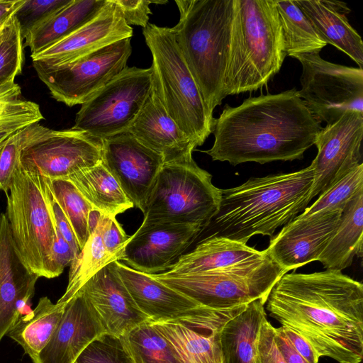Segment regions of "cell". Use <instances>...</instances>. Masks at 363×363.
<instances>
[{
    "label": "cell",
    "mask_w": 363,
    "mask_h": 363,
    "mask_svg": "<svg viewBox=\"0 0 363 363\" xmlns=\"http://www.w3.org/2000/svg\"><path fill=\"white\" fill-rule=\"evenodd\" d=\"M269 315L338 363L363 357V285L342 271L285 273L269 292Z\"/></svg>",
    "instance_id": "obj_1"
},
{
    "label": "cell",
    "mask_w": 363,
    "mask_h": 363,
    "mask_svg": "<svg viewBox=\"0 0 363 363\" xmlns=\"http://www.w3.org/2000/svg\"><path fill=\"white\" fill-rule=\"evenodd\" d=\"M322 128L296 88L260 94L225 105L213 121V144L203 152L233 166L301 160Z\"/></svg>",
    "instance_id": "obj_2"
},
{
    "label": "cell",
    "mask_w": 363,
    "mask_h": 363,
    "mask_svg": "<svg viewBox=\"0 0 363 363\" xmlns=\"http://www.w3.org/2000/svg\"><path fill=\"white\" fill-rule=\"evenodd\" d=\"M313 169L250 178L242 184L221 189L218 211L201 230L203 240L221 237L247 244L255 235L273 237L311 201ZM200 240V241H201Z\"/></svg>",
    "instance_id": "obj_3"
},
{
    "label": "cell",
    "mask_w": 363,
    "mask_h": 363,
    "mask_svg": "<svg viewBox=\"0 0 363 363\" xmlns=\"http://www.w3.org/2000/svg\"><path fill=\"white\" fill-rule=\"evenodd\" d=\"M286 56L275 0H233L224 98L267 86Z\"/></svg>",
    "instance_id": "obj_4"
},
{
    "label": "cell",
    "mask_w": 363,
    "mask_h": 363,
    "mask_svg": "<svg viewBox=\"0 0 363 363\" xmlns=\"http://www.w3.org/2000/svg\"><path fill=\"white\" fill-rule=\"evenodd\" d=\"M179 21L172 28L178 46L213 115L222 104L233 0H177Z\"/></svg>",
    "instance_id": "obj_5"
},
{
    "label": "cell",
    "mask_w": 363,
    "mask_h": 363,
    "mask_svg": "<svg viewBox=\"0 0 363 363\" xmlns=\"http://www.w3.org/2000/svg\"><path fill=\"white\" fill-rule=\"evenodd\" d=\"M143 34L152 63V88L181 130L197 146L212 133L209 112L171 28L148 23Z\"/></svg>",
    "instance_id": "obj_6"
},
{
    "label": "cell",
    "mask_w": 363,
    "mask_h": 363,
    "mask_svg": "<svg viewBox=\"0 0 363 363\" xmlns=\"http://www.w3.org/2000/svg\"><path fill=\"white\" fill-rule=\"evenodd\" d=\"M49 179L21 163L6 194V216L15 247L26 266L39 277L55 278L52 255L56 227Z\"/></svg>",
    "instance_id": "obj_7"
},
{
    "label": "cell",
    "mask_w": 363,
    "mask_h": 363,
    "mask_svg": "<svg viewBox=\"0 0 363 363\" xmlns=\"http://www.w3.org/2000/svg\"><path fill=\"white\" fill-rule=\"evenodd\" d=\"M211 179L192 154L164 162L147 199L143 223L198 225L203 229L217 213L221 199V189Z\"/></svg>",
    "instance_id": "obj_8"
},
{
    "label": "cell",
    "mask_w": 363,
    "mask_h": 363,
    "mask_svg": "<svg viewBox=\"0 0 363 363\" xmlns=\"http://www.w3.org/2000/svg\"><path fill=\"white\" fill-rule=\"evenodd\" d=\"M284 274L266 253L261 257L212 270L150 275L200 306L220 309L247 305L258 299L265 303L271 289Z\"/></svg>",
    "instance_id": "obj_9"
},
{
    "label": "cell",
    "mask_w": 363,
    "mask_h": 363,
    "mask_svg": "<svg viewBox=\"0 0 363 363\" xmlns=\"http://www.w3.org/2000/svg\"><path fill=\"white\" fill-rule=\"evenodd\" d=\"M151 90V67H127L82 104L72 128L101 140L125 132Z\"/></svg>",
    "instance_id": "obj_10"
},
{
    "label": "cell",
    "mask_w": 363,
    "mask_h": 363,
    "mask_svg": "<svg viewBox=\"0 0 363 363\" xmlns=\"http://www.w3.org/2000/svg\"><path fill=\"white\" fill-rule=\"evenodd\" d=\"M302 66L298 94L320 123L350 111L363 113V69L328 62L319 51L296 55Z\"/></svg>",
    "instance_id": "obj_11"
},
{
    "label": "cell",
    "mask_w": 363,
    "mask_h": 363,
    "mask_svg": "<svg viewBox=\"0 0 363 363\" xmlns=\"http://www.w3.org/2000/svg\"><path fill=\"white\" fill-rule=\"evenodd\" d=\"M130 39L111 43L65 65L48 66L33 61V67L52 98L68 106L82 105L127 67Z\"/></svg>",
    "instance_id": "obj_12"
},
{
    "label": "cell",
    "mask_w": 363,
    "mask_h": 363,
    "mask_svg": "<svg viewBox=\"0 0 363 363\" xmlns=\"http://www.w3.org/2000/svg\"><path fill=\"white\" fill-rule=\"evenodd\" d=\"M247 305L220 309L199 306L178 318L152 323L182 363H222L221 330Z\"/></svg>",
    "instance_id": "obj_13"
},
{
    "label": "cell",
    "mask_w": 363,
    "mask_h": 363,
    "mask_svg": "<svg viewBox=\"0 0 363 363\" xmlns=\"http://www.w3.org/2000/svg\"><path fill=\"white\" fill-rule=\"evenodd\" d=\"M363 113L350 111L326 124L318 133V149L310 164L313 169L311 201L362 163Z\"/></svg>",
    "instance_id": "obj_14"
},
{
    "label": "cell",
    "mask_w": 363,
    "mask_h": 363,
    "mask_svg": "<svg viewBox=\"0 0 363 363\" xmlns=\"http://www.w3.org/2000/svg\"><path fill=\"white\" fill-rule=\"evenodd\" d=\"M101 161L133 206L143 213L163 157L125 131L102 139Z\"/></svg>",
    "instance_id": "obj_15"
},
{
    "label": "cell",
    "mask_w": 363,
    "mask_h": 363,
    "mask_svg": "<svg viewBox=\"0 0 363 363\" xmlns=\"http://www.w3.org/2000/svg\"><path fill=\"white\" fill-rule=\"evenodd\" d=\"M102 140L74 128L52 130L26 147L21 161L50 180L66 179L101 161Z\"/></svg>",
    "instance_id": "obj_16"
},
{
    "label": "cell",
    "mask_w": 363,
    "mask_h": 363,
    "mask_svg": "<svg viewBox=\"0 0 363 363\" xmlns=\"http://www.w3.org/2000/svg\"><path fill=\"white\" fill-rule=\"evenodd\" d=\"M342 211L330 209L308 216L299 214L270 239L264 250L267 255L284 273L318 261L335 233Z\"/></svg>",
    "instance_id": "obj_17"
},
{
    "label": "cell",
    "mask_w": 363,
    "mask_h": 363,
    "mask_svg": "<svg viewBox=\"0 0 363 363\" xmlns=\"http://www.w3.org/2000/svg\"><path fill=\"white\" fill-rule=\"evenodd\" d=\"M202 229L198 225L143 223L129 238L121 261L141 272L158 274L169 269Z\"/></svg>",
    "instance_id": "obj_18"
},
{
    "label": "cell",
    "mask_w": 363,
    "mask_h": 363,
    "mask_svg": "<svg viewBox=\"0 0 363 363\" xmlns=\"http://www.w3.org/2000/svg\"><path fill=\"white\" fill-rule=\"evenodd\" d=\"M133 32L114 1L106 0L94 18L31 58L48 66L65 65L111 43L131 38Z\"/></svg>",
    "instance_id": "obj_19"
},
{
    "label": "cell",
    "mask_w": 363,
    "mask_h": 363,
    "mask_svg": "<svg viewBox=\"0 0 363 363\" xmlns=\"http://www.w3.org/2000/svg\"><path fill=\"white\" fill-rule=\"evenodd\" d=\"M106 330L80 288L66 303L57 329L33 363H74L81 352Z\"/></svg>",
    "instance_id": "obj_20"
},
{
    "label": "cell",
    "mask_w": 363,
    "mask_h": 363,
    "mask_svg": "<svg viewBox=\"0 0 363 363\" xmlns=\"http://www.w3.org/2000/svg\"><path fill=\"white\" fill-rule=\"evenodd\" d=\"M81 288L110 335L120 337L150 320L136 306L121 281L115 261L99 270Z\"/></svg>",
    "instance_id": "obj_21"
},
{
    "label": "cell",
    "mask_w": 363,
    "mask_h": 363,
    "mask_svg": "<svg viewBox=\"0 0 363 363\" xmlns=\"http://www.w3.org/2000/svg\"><path fill=\"white\" fill-rule=\"evenodd\" d=\"M39 277L23 263L13 243L6 213L0 214V341L32 298Z\"/></svg>",
    "instance_id": "obj_22"
},
{
    "label": "cell",
    "mask_w": 363,
    "mask_h": 363,
    "mask_svg": "<svg viewBox=\"0 0 363 363\" xmlns=\"http://www.w3.org/2000/svg\"><path fill=\"white\" fill-rule=\"evenodd\" d=\"M127 131L160 154L164 163L191 155L197 147L169 116L152 88Z\"/></svg>",
    "instance_id": "obj_23"
},
{
    "label": "cell",
    "mask_w": 363,
    "mask_h": 363,
    "mask_svg": "<svg viewBox=\"0 0 363 363\" xmlns=\"http://www.w3.org/2000/svg\"><path fill=\"white\" fill-rule=\"evenodd\" d=\"M115 265L136 306L152 322L174 320L200 306L150 274L132 269L120 261H115Z\"/></svg>",
    "instance_id": "obj_24"
},
{
    "label": "cell",
    "mask_w": 363,
    "mask_h": 363,
    "mask_svg": "<svg viewBox=\"0 0 363 363\" xmlns=\"http://www.w3.org/2000/svg\"><path fill=\"white\" fill-rule=\"evenodd\" d=\"M294 1L319 37L345 52L362 69L363 42L345 15L350 11L347 5L328 0Z\"/></svg>",
    "instance_id": "obj_25"
},
{
    "label": "cell",
    "mask_w": 363,
    "mask_h": 363,
    "mask_svg": "<svg viewBox=\"0 0 363 363\" xmlns=\"http://www.w3.org/2000/svg\"><path fill=\"white\" fill-rule=\"evenodd\" d=\"M266 254L241 243L221 237H212L198 242L196 247L183 254L164 273L179 275L228 267Z\"/></svg>",
    "instance_id": "obj_26"
},
{
    "label": "cell",
    "mask_w": 363,
    "mask_h": 363,
    "mask_svg": "<svg viewBox=\"0 0 363 363\" xmlns=\"http://www.w3.org/2000/svg\"><path fill=\"white\" fill-rule=\"evenodd\" d=\"M106 0H72L23 35L31 55L65 38L94 18Z\"/></svg>",
    "instance_id": "obj_27"
},
{
    "label": "cell",
    "mask_w": 363,
    "mask_h": 363,
    "mask_svg": "<svg viewBox=\"0 0 363 363\" xmlns=\"http://www.w3.org/2000/svg\"><path fill=\"white\" fill-rule=\"evenodd\" d=\"M363 190L358 192L342 211L334 235L318 257L326 269L342 271L355 256L362 257Z\"/></svg>",
    "instance_id": "obj_28"
},
{
    "label": "cell",
    "mask_w": 363,
    "mask_h": 363,
    "mask_svg": "<svg viewBox=\"0 0 363 363\" xmlns=\"http://www.w3.org/2000/svg\"><path fill=\"white\" fill-rule=\"evenodd\" d=\"M266 315L264 303L258 299L224 325L220 338L222 363H256L257 339Z\"/></svg>",
    "instance_id": "obj_29"
},
{
    "label": "cell",
    "mask_w": 363,
    "mask_h": 363,
    "mask_svg": "<svg viewBox=\"0 0 363 363\" xmlns=\"http://www.w3.org/2000/svg\"><path fill=\"white\" fill-rule=\"evenodd\" d=\"M66 179L74 184L94 209L104 215L116 218L134 207L102 161Z\"/></svg>",
    "instance_id": "obj_30"
},
{
    "label": "cell",
    "mask_w": 363,
    "mask_h": 363,
    "mask_svg": "<svg viewBox=\"0 0 363 363\" xmlns=\"http://www.w3.org/2000/svg\"><path fill=\"white\" fill-rule=\"evenodd\" d=\"M65 304L53 303L46 296L40 298L34 310L20 318L6 335L35 360L57 329Z\"/></svg>",
    "instance_id": "obj_31"
},
{
    "label": "cell",
    "mask_w": 363,
    "mask_h": 363,
    "mask_svg": "<svg viewBox=\"0 0 363 363\" xmlns=\"http://www.w3.org/2000/svg\"><path fill=\"white\" fill-rule=\"evenodd\" d=\"M120 339L130 363H182L173 346L150 320L137 325Z\"/></svg>",
    "instance_id": "obj_32"
},
{
    "label": "cell",
    "mask_w": 363,
    "mask_h": 363,
    "mask_svg": "<svg viewBox=\"0 0 363 363\" xmlns=\"http://www.w3.org/2000/svg\"><path fill=\"white\" fill-rule=\"evenodd\" d=\"M283 31L286 55L310 53L327 45L294 0H275Z\"/></svg>",
    "instance_id": "obj_33"
},
{
    "label": "cell",
    "mask_w": 363,
    "mask_h": 363,
    "mask_svg": "<svg viewBox=\"0 0 363 363\" xmlns=\"http://www.w3.org/2000/svg\"><path fill=\"white\" fill-rule=\"evenodd\" d=\"M114 261L117 260L107 252L104 245L99 220L84 247L71 263L67 287L57 302L66 303L90 277Z\"/></svg>",
    "instance_id": "obj_34"
},
{
    "label": "cell",
    "mask_w": 363,
    "mask_h": 363,
    "mask_svg": "<svg viewBox=\"0 0 363 363\" xmlns=\"http://www.w3.org/2000/svg\"><path fill=\"white\" fill-rule=\"evenodd\" d=\"M49 184L55 199L74 232L81 250L89 236L88 220L93 208L69 179H49Z\"/></svg>",
    "instance_id": "obj_35"
},
{
    "label": "cell",
    "mask_w": 363,
    "mask_h": 363,
    "mask_svg": "<svg viewBox=\"0 0 363 363\" xmlns=\"http://www.w3.org/2000/svg\"><path fill=\"white\" fill-rule=\"evenodd\" d=\"M50 128L35 123L26 126L0 146V190L8 194L23 150L43 138Z\"/></svg>",
    "instance_id": "obj_36"
},
{
    "label": "cell",
    "mask_w": 363,
    "mask_h": 363,
    "mask_svg": "<svg viewBox=\"0 0 363 363\" xmlns=\"http://www.w3.org/2000/svg\"><path fill=\"white\" fill-rule=\"evenodd\" d=\"M23 40L14 14L0 30V88L14 83L15 78L22 72Z\"/></svg>",
    "instance_id": "obj_37"
},
{
    "label": "cell",
    "mask_w": 363,
    "mask_h": 363,
    "mask_svg": "<svg viewBox=\"0 0 363 363\" xmlns=\"http://www.w3.org/2000/svg\"><path fill=\"white\" fill-rule=\"evenodd\" d=\"M363 190V163H360L320 194L315 201L307 207L301 216L330 209L343 210L350 201Z\"/></svg>",
    "instance_id": "obj_38"
},
{
    "label": "cell",
    "mask_w": 363,
    "mask_h": 363,
    "mask_svg": "<svg viewBox=\"0 0 363 363\" xmlns=\"http://www.w3.org/2000/svg\"><path fill=\"white\" fill-rule=\"evenodd\" d=\"M43 118L39 105L24 99L17 83L0 88V127L14 123L30 125Z\"/></svg>",
    "instance_id": "obj_39"
},
{
    "label": "cell",
    "mask_w": 363,
    "mask_h": 363,
    "mask_svg": "<svg viewBox=\"0 0 363 363\" xmlns=\"http://www.w3.org/2000/svg\"><path fill=\"white\" fill-rule=\"evenodd\" d=\"M74 363H130L120 337L104 333L94 339Z\"/></svg>",
    "instance_id": "obj_40"
},
{
    "label": "cell",
    "mask_w": 363,
    "mask_h": 363,
    "mask_svg": "<svg viewBox=\"0 0 363 363\" xmlns=\"http://www.w3.org/2000/svg\"><path fill=\"white\" fill-rule=\"evenodd\" d=\"M71 1L72 0H25L15 13L22 35Z\"/></svg>",
    "instance_id": "obj_41"
},
{
    "label": "cell",
    "mask_w": 363,
    "mask_h": 363,
    "mask_svg": "<svg viewBox=\"0 0 363 363\" xmlns=\"http://www.w3.org/2000/svg\"><path fill=\"white\" fill-rule=\"evenodd\" d=\"M100 228L106 250L117 261L121 260L125 245L130 237L125 234L115 217L102 214Z\"/></svg>",
    "instance_id": "obj_42"
},
{
    "label": "cell",
    "mask_w": 363,
    "mask_h": 363,
    "mask_svg": "<svg viewBox=\"0 0 363 363\" xmlns=\"http://www.w3.org/2000/svg\"><path fill=\"white\" fill-rule=\"evenodd\" d=\"M256 363H286L275 339L274 327L263 318L257 343Z\"/></svg>",
    "instance_id": "obj_43"
},
{
    "label": "cell",
    "mask_w": 363,
    "mask_h": 363,
    "mask_svg": "<svg viewBox=\"0 0 363 363\" xmlns=\"http://www.w3.org/2000/svg\"><path fill=\"white\" fill-rule=\"evenodd\" d=\"M118 7L127 25L140 26L145 28L149 23V16L151 14V4H167V1L147 0H113Z\"/></svg>",
    "instance_id": "obj_44"
},
{
    "label": "cell",
    "mask_w": 363,
    "mask_h": 363,
    "mask_svg": "<svg viewBox=\"0 0 363 363\" xmlns=\"http://www.w3.org/2000/svg\"><path fill=\"white\" fill-rule=\"evenodd\" d=\"M76 258L72 249L56 229V238L52 249V263L54 277L60 276L65 268L70 266Z\"/></svg>",
    "instance_id": "obj_45"
},
{
    "label": "cell",
    "mask_w": 363,
    "mask_h": 363,
    "mask_svg": "<svg viewBox=\"0 0 363 363\" xmlns=\"http://www.w3.org/2000/svg\"><path fill=\"white\" fill-rule=\"evenodd\" d=\"M51 208L56 229L69 245L77 257L81 251L77 239L68 219L57 201L55 199L52 194L51 196Z\"/></svg>",
    "instance_id": "obj_46"
},
{
    "label": "cell",
    "mask_w": 363,
    "mask_h": 363,
    "mask_svg": "<svg viewBox=\"0 0 363 363\" xmlns=\"http://www.w3.org/2000/svg\"><path fill=\"white\" fill-rule=\"evenodd\" d=\"M281 327L294 347L308 363H319V356L306 340L290 329Z\"/></svg>",
    "instance_id": "obj_47"
},
{
    "label": "cell",
    "mask_w": 363,
    "mask_h": 363,
    "mask_svg": "<svg viewBox=\"0 0 363 363\" xmlns=\"http://www.w3.org/2000/svg\"><path fill=\"white\" fill-rule=\"evenodd\" d=\"M274 331L277 347L286 363H308L294 347L281 326L274 328Z\"/></svg>",
    "instance_id": "obj_48"
},
{
    "label": "cell",
    "mask_w": 363,
    "mask_h": 363,
    "mask_svg": "<svg viewBox=\"0 0 363 363\" xmlns=\"http://www.w3.org/2000/svg\"><path fill=\"white\" fill-rule=\"evenodd\" d=\"M25 0L0 1V28L23 4Z\"/></svg>",
    "instance_id": "obj_49"
},
{
    "label": "cell",
    "mask_w": 363,
    "mask_h": 363,
    "mask_svg": "<svg viewBox=\"0 0 363 363\" xmlns=\"http://www.w3.org/2000/svg\"><path fill=\"white\" fill-rule=\"evenodd\" d=\"M24 123H14L0 127V146L20 129L28 126Z\"/></svg>",
    "instance_id": "obj_50"
},
{
    "label": "cell",
    "mask_w": 363,
    "mask_h": 363,
    "mask_svg": "<svg viewBox=\"0 0 363 363\" xmlns=\"http://www.w3.org/2000/svg\"><path fill=\"white\" fill-rule=\"evenodd\" d=\"M102 213L96 209H92L89 215L88 229L89 234L97 227Z\"/></svg>",
    "instance_id": "obj_51"
},
{
    "label": "cell",
    "mask_w": 363,
    "mask_h": 363,
    "mask_svg": "<svg viewBox=\"0 0 363 363\" xmlns=\"http://www.w3.org/2000/svg\"><path fill=\"white\" fill-rule=\"evenodd\" d=\"M2 27H3V26H2ZM2 27H1V28H2ZM1 28H0V30H1Z\"/></svg>",
    "instance_id": "obj_52"
}]
</instances>
